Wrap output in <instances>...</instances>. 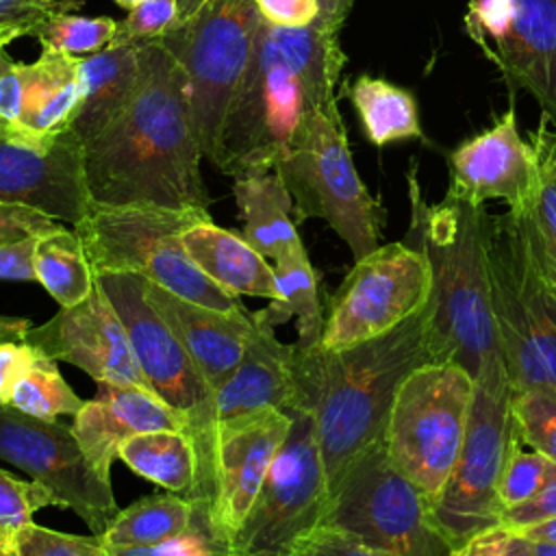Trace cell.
Returning a JSON list of instances; mask_svg holds the SVG:
<instances>
[{
	"label": "cell",
	"instance_id": "5bb4252c",
	"mask_svg": "<svg viewBox=\"0 0 556 556\" xmlns=\"http://www.w3.org/2000/svg\"><path fill=\"white\" fill-rule=\"evenodd\" d=\"M432 293L424 254L404 241L378 245L354 261L330 295L319 345L343 350L400 326L419 313Z\"/></svg>",
	"mask_w": 556,
	"mask_h": 556
},
{
	"label": "cell",
	"instance_id": "836d02e7",
	"mask_svg": "<svg viewBox=\"0 0 556 556\" xmlns=\"http://www.w3.org/2000/svg\"><path fill=\"white\" fill-rule=\"evenodd\" d=\"M74 389L61 376L56 361L37 348L33 363L15 380L4 406H11L24 415L56 421L61 415H76L83 408Z\"/></svg>",
	"mask_w": 556,
	"mask_h": 556
},
{
	"label": "cell",
	"instance_id": "9c48e42d",
	"mask_svg": "<svg viewBox=\"0 0 556 556\" xmlns=\"http://www.w3.org/2000/svg\"><path fill=\"white\" fill-rule=\"evenodd\" d=\"M476 380L454 361L419 365L400 384L382 445L397 471L437 502L456 465Z\"/></svg>",
	"mask_w": 556,
	"mask_h": 556
},
{
	"label": "cell",
	"instance_id": "484cf974",
	"mask_svg": "<svg viewBox=\"0 0 556 556\" xmlns=\"http://www.w3.org/2000/svg\"><path fill=\"white\" fill-rule=\"evenodd\" d=\"M83 102L72 132L87 143L102 132L128 104L139 78V43L106 46L80 56Z\"/></svg>",
	"mask_w": 556,
	"mask_h": 556
},
{
	"label": "cell",
	"instance_id": "277c9868",
	"mask_svg": "<svg viewBox=\"0 0 556 556\" xmlns=\"http://www.w3.org/2000/svg\"><path fill=\"white\" fill-rule=\"evenodd\" d=\"M406 180L410 222L402 241L419 250L430 269L437 361H454L476 378L500 354L486 263L489 213L450 198L428 204L413 167Z\"/></svg>",
	"mask_w": 556,
	"mask_h": 556
},
{
	"label": "cell",
	"instance_id": "6da1fadb",
	"mask_svg": "<svg viewBox=\"0 0 556 556\" xmlns=\"http://www.w3.org/2000/svg\"><path fill=\"white\" fill-rule=\"evenodd\" d=\"M189 80L161 39L139 43L137 87L122 113L83 143L91 204L208 208Z\"/></svg>",
	"mask_w": 556,
	"mask_h": 556
},
{
	"label": "cell",
	"instance_id": "d6986e66",
	"mask_svg": "<svg viewBox=\"0 0 556 556\" xmlns=\"http://www.w3.org/2000/svg\"><path fill=\"white\" fill-rule=\"evenodd\" d=\"M0 202L30 206L76 226L91 208L83 141L67 132L48 148H30L0 132Z\"/></svg>",
	"mask_w": 556,
	"mask_h": 556
},
{
	"label": "cell",
	"instance_id": "8fae6325",
	"mask_svg": "<svg viewBox=\"0 0 556 556\" xmlns=\"http://www.w3.org/2000/svg\"><path fill=\"white\" fill-rule=\"evenodd\" d=\"M321 526L397 556H450L434 504L389 460L382 441L361 452L328 497Z\"/></svg>",
	"mask_w": 556,
	"mask_h": 556
},
{
	"label": "cell",
	"instance_id": "816d5d0a",
	"mask_svg": "<svg viewBox=\"0 0 556 556\" xmlns=\"http://www.w3.org/2000/svg\"><path fill=\"white\" fill-rule=\"evenodd\" d=\"M354 0H319V15H317V24L332 28V30H341L345 17L352 11Z\"/></svg>",
	"mask_w": 556,
	"mask_h": 556
},
{
	"label": "cell",
	"instance_id": "f1b7e54d",
	"mask_svg": "<svg viewBox=\"0 0 556 556\" xmlns=\"http://www.w3.org/2000/svg\"><path fill=\"white\" fill-rule=\"evenodd\" d=\"M528 139L536 154L539 189L534 202L517 213L543 285L556 300V130H552L549 122L543 117Z\"/></svg>",
	"mask_w": 556,
	"mask_h": 556
},
{
	"label": "cell",
	"instance_id": "91938a15",
	"mask_svg": "<svg viewBox=\"0 0 556 556\" xmlns=\"http://www.w3.org/2000/svg\"><path fill=\"white\" fill-rule=\"evenodd\" d=\"M0 556H17V552H15L13 543H9V541H0Z\"/></svg>",
	"mask_w": 556,
	"mask_h": 556
},
{
	"label": "cell",
	"instance_id": "f5cc1de1",
	"mask_svg": "<svg viewBox=\"0 0 556 556\" xmlns=\"http://www.w3.org/2000/svg\"><path fill=\"white\" fill-rule=\"evenodd\" d=\"M30 326H33V324H30V319H26V317L0 315V343H2V341H22Z\"/></svg>",
	"mask_w": 556,
	"mask_h": 556
},
{
	"label": "cell",
	"instance_id": "ac0fdd59",
	"mask_svg": "<svg viewBox=\"0 0 556 556\" xmlns=\"http://www.w3.org/2000/svg\"><path fill=\"white\" fill-rule=\"evenodd\" d=\"M450 187L445 198L484 206L504 200L510 211H523L539 189V165L530 141L517 130L515 106L493 128L463 141L447 156Z\"/></svg>",
	"mask_w": 556,
	"mask_h": 556
},
{
	"label": "cell",
	"instance_id": "5b68a950",
	"mask_svg": "<svg viewBox=\"0 0 556 556\" xmlns=\"http://www.w3.org/2000/svg\"><path fill=\"white\" fill-rule=\"evenodd\" d=\"M204 219H211L206 208L91 204L72 228L83 239L96 276L130 271L189 302L237 311L241 300L215 285L182 243L185 230Z\"/></svg>",
	"mask_w": 556,
	"mask_h": 556
},
{
	"label": "cell",
	"instance_id": "bcb514c9",
	"mask_svg": "<svg viewBox=\"0 0 556 556\" xmlns=\"http://www.w3.org/2000/svg\"><path fill=\"white\" fill-rule=\"evenodd\" d=\"M80 4L83 0H0V22L24 28L28 37L33 26H37L46 17L63 9L76 11Z\"/></svg>",
	"mask_w": 556,
	"mask_h": 556
},
{
	"label": "cell",
	"instance_id": "7a4b0ae2",
	"mask_svg": "<svg viewBox=\"0 0 556 556\" xmlns=\"http://www.w3.org/2000/svg\"><path fill=\"white\" fill-rule=\"evenodd\" d=\"M341 30L263 20L252 56L228 102L211 165L243 178L274 169L311 111H334L345 65Z\"/></svg>",
	"mask_w": 556,
	"mask_h": 556
},
{
	"label": "cell",
	"instance_id": "11a10c76",
	"mask_svg": "<svg viewBox=\"0 0 556 556\" xmlns=\"http://www.w3.org/2000/svg\"><path fill=\"white\" fill-rule=\"evenodd\" d=\"M504 556H536L534 543L528 541V539L521 536V534L510 532L508 543H506V554H504Z\"/></svg>",
	"mask_w": 556,
	"mask_h": 556
},
{
	"label": "cell",
	"instance_id": "7402d4cb",
	"mask_svg": "<svg viewBox=\"0 0 556 556\" xmlns=\"http://www.w3.org/2000/svg\"><path fill=\"white\" fill-rule=\"evenodd\" d=\"M146 298L189 352L211 389L217 391L239 365L248 339L254 332L252 313L245 306L219 311L195 304L150 280H146Z\"/></svg>",
	"mask_w": 556,
	"mask_h": 556
},
{
	"label": "cell",
	"instance_id": "30bf717a",
	"mask_svg": "<svg viewBox=\"0 0 556 556\" xmlns=\"http://www.w3.org/2000/svg\"><path fill=\"white\" fill-rule=\"evenodd\" d=\"M473 380L467 432L447 484L434 502V519L452 547L502 528L500 478L515 432L513 387L502 354L489 358Z\"/></svg>",
	"mask_w": 556,
	"mask_h": 556
},
{
	"label": "cell",
	"instance_id": "7bdbcfd3",
	"mask_svg": "<svg viewBox=\"0 0 556 556\" xmlns=\"http://www.w3.org/2000/svg\"><path fill=\"white\" fill-rule=\"evenodd\" d=\"M9 46L0 48V132L11 139L35 148L22 128V74L20 63L7 52Z\"/></svg>",
	"mask_w": 556,
	"mask_h": 556
},
{
	"label": "cell",
	"instance_id": "7c38bea8",
	"mask_svg": "<svg viewBox=\"0 0 556 556\" xmlns=\"http://www.w3.org/2000/svg\"><path fill=\"white\" fill-rule=\"evenodd\" d=\"M261 24L263 15L254 0H206L193 17L159 37L187 74L193 126L208 163Z\"/></svg>",
	"mask_w": 556,
	"mask_h": 556
},
{
	"label": "cell",
	"instance_id": "44dd1931",
	"mask_svg": "<svg viewBox=\"0 0 556 556\" xmlns=\"http://www.w3.org/2000/svg\"><path fill=\"white\" fill-rule=\"evenodd\" d=\"M70 426L89 465L109 482L113 460L130 437L152 430L185 432L182 419L154 391L109 382H98V395L83 404Z\"/></svg>",
	"mask_w": 556,
	"mask_h": 556
},
{
	"label": "cell",
	"instance_id": "6f0895ef",
	"mask_svg": "<svg viewBox=\"0 0 556 556\" xmlns=\"http://www.w3.org/2000/svg\"><path fill=\"white\" fill-rule=\"evenodd\" d=\"M20 37H26L24 28H20V26H15V24H4V22H0V48L9 46L11 41H15V39H20Z\"/></svg>",
	"mask_w": 556,
	"mask_h": 556
},
{
	"label": "cell",
	"instance_id": "52a82bcc",
	"mask_svg": "<svg viewBox=\"0 0 556 556\" xmlns=\"http://www.w3.org/2000/svg\"><path fill=\"white\" fill-rule=\"evenodd\" d=\"M274 169L293 198L295 224L324 219L354 261L380 245L387 213L354 167L339 109L311 111Z\"/></svg>",
	"mask_w": 556,
	"mask_h": 556
},
{
	"label": "cell",
	"instance_id": "ffe728a7",
	"mask_svg": "<svg viewBox=\"0 0 556 556\" xmlns=\"http://www.w3.org/2000/svg\"><path fill=\"white\" fill-rule=\"evenodd\" d=\"M291 430V413L263 408L219 424L213 521L224 536L243 523Z\"/></svg>",
	"mask_w": 556,
	"mask_h": 556
},
{
	"label": "cell",
	"instance_id": "ba28073f",
	"mask_svg": "<svg viewBox=\"0 0 556 556\" xmlns=\"http://www.w3.org/2000/svg\"><path fill=\"white\" fill-rule=\"evenodd\" d=\"M486 263L497 348L513 391L556 387V300L543 285L517 211L489 213Z\"/></svg>",
	"mask_w": 556,
	"mask_h": 556
},
{
	"label": "cell",
	"instance_id": "9f6ffc18",
	"mask_svg": "<svg viewBox=\"0 0 556 556\" xmlns=\"http://www.w3.org/2000/svg\"><path fill=\"white\" fill-rule=\"evenodd\" d=\"M206 0H176V7H178V17H176V24H182L187 22L189 17L195 15V11L204 4ZM174 24V26H176Z\"/></svg>",
	"mask_w": 556,
	"mask_h": 556
},
{
	"label": "cell",
	"instance_id": "db71d44e",
	"mask_svg": "<svg viewBox=\"0 0 556 556\" xmlns=\"http://www.w3.org/2000/svg\"><path fill=\"white\" fill-rule=\"evenodd\" d=\"M515 534H521L532 543H552V545H556V517H552L547 521H541V523H534V526H528V528H523Z\"/></svg>",
	"mask_w": 556,
	"mask_h": 556
},
{
	"label": "cell",
	"instance_id": "ee69618b",
	"mask_svg": "<svg viewBox=\"0 0 556 556\" xmlns=\"http://www.w3.org/2000/svg\"><path fill=\"white\" fill-rule=\"evenodd\" d=\"M552 517H556V467L534 497L502 513L500 526L506 528L508 532H519L528 526L547 521Z\"/></svg>",
	"mask_w": 556,
	"mask_h": 556
},
{
	"label": "cell",
	"instance_id": "4dcf8cb0",
	"mask_svg": "<svg viewBox=\"0 0 556 556\" xmlns=\"http://www.w3.org/2000/svg\"><path fill=\"white\" fill-rule=\"evenodd\" d=\"M37 282L56 300L61 308L83 302L96 285V274L85 252V243L74 228L56 224L37 235L35 241Z\"/></svg>",
	"mask_w": 556,
	"mask_h": 556
},
{
	"label": "cell",
	"instance_id": "f546056e",
	"mask_svg": "<svg viewBox=\"0 0 556 556\" xmlns=\"http://www.w3.org/2000/svg\"><path fill=\"white\" fill-rule=\"evenodd\" d=\"M119 460L137 476L165 491L191 497L195 486V450L182 430H152L130 437L119 447Z\"/></svg>",
	"mask_w": 556,
	"mask_h": 556
},
{
	"label": "cell",
	"instance_id": "f907efd6",
	"mask_svg": "<svg viewBox=\"0 0 556 556\" xmlns=\"http://www.w3.org/2000/svg\"><path fill=\"white\" fill-rule=\"evenodd\" d=\"M508 536L510 532L506 528H491L454 547L452 556H504Z\"/></svg>",
	"mask_w": 556,
	"mask_h": 556
},
{
	"label": "cell",
	"instance_id": "83f0119b",
	"mask_svg": "<svg viewBox=\"0 0 556 556\" xmlns=\"http://www.w3.org/2000/svg\"><path fill=\"white\" fill-rule=\"evenodd\" d=\"M276 274L278 295L261 311H252V317L258 326L276 330L282 324H289L293 317L298 328L295 348L311 350L321 341L324 330V308L319 302L317 274L308 261L304 243L295 245L278 261L271 263Z\"/></svg>",
	"mask_w": 556,
	"mask_h": 556
},
{
	"label": "cell",
	"instance_id": "74e56055",
	"mask_svg": "<svg viewBox=\"0 0 556 556\" xmlns=\"http://www.w3.org/2000/svg\"><path fill=\"white\" fill-rule=\"evenodd\" d=\"M554 467L556 463H552L536 450L528 447L515 430L508 445L506 460H504L502 478H500L502 513L534 497L547 482Z\"/></svg>",
	"mask_w": 556,
	"mask_h": 556
},
{
	"label": "cell",
	"instance_id": "1f68e13d",
	"mask_svg": "<svg viewBox=\"0 0 556 556\" xmlns=\"http://www.w3.org/2000/svg\"><path fill=\"white\" fill-rule=\"evenodd\" d=\"M348 96L361 117L365 137L374 146L382 148L393 141L424 137L415 98L406 89L363 74L350 83Z\"/></svg>",
	"mask_w": 556,
	"mask_h": 556
},
{
	"label": "cell",
	"instance_id": "4316f807",
	"mask_svg": "<svg viewBox=\"0 0 556 556\" xmlns=\"http://www.w3.org/2000/svg\"><path fill=\"white\" fill-rule=\"evenodd\" d=\"M232 195L243 222L241 237L267 261L302 243L295 230L293 198L276 169L235 178Z\"/></svg>",
	"mask_w": 556,
	"mask_h": 556
},
{
	"label": "cell",
	"instance_id": "e0dca14e",
	"mask_svg": "<svg viewBox=\"0 0 556 556\" xmlns=\"http://www.w3.org/2000/svg\"><path fill=\"white\" fill-rule=\"evenodd\" d=\"M24 341L54 361L83 369L96 382L150 389L128 332L98 276L83 302L59 308V313L41 326H30Z\"/></svg>",
	"mask_w": 556,
	"mask_h": 556
},
{
	"label": "cell",
	"instance_id": "cb8c5ba5",
	"mask_svg": "<svg viewBox=\"0 0 556 556\" xmlns=\"http://www.w3.org/2000/svg\"><path fill=\"white\" fill-rule=\"evenodd\" d=\"M22 74V128L35 148H48L72 124L83 102L80 56H70L41 46L33 63H20Z\"/></svg>",
	"mask_w": 556,
	"mask_h": 556
},
{
	"label": "cell",
	"instance_id": "2e32d148",
	"mask_svg": "<svg viewBox=\"0 0 556 556\" xmlns=\"http://www.w3.org/2000/svg\"><path fill=\"white\" fill-rule=\"evenodd\" d=\"M465 28L556 128V0H467Z\"/></svg>",
	"mask_w": 556,
	"mask_h": 556
},
{
	"label": "cell",
	"instance_id": "d590c367",
	"mask_svg": "<svg viewBox=\"0 0 556 556\" xmlns=\"http://www.w3.org/2000/svg\"><path fill=\"white\" fill-rule=\"evenodd\" d=\"M510 413L519 439L556 463V387L513 391Z\"/></svg>",
	"mask_w": 556,
	"mask_h": 556
},
{
	"label": "cell",
	"instance_id": "e575fe53",
	"mask_svg": "<svg viewBox=\"0 0 556 556\" xmlns=\"http://www.w3.org/2000/svg\"><path fill=\"white\" fill-rule=\"evenodd\" d=\"M115 28L117 22L113 17H85L74 9H63L33 26L28 37L70 56H89L111 43Z\"/></svg>",
	"mask_w": 556,
	"mask_h": 556
},
{
	"label": "cell",
	"instance_id": "f6af8a7d",
	"mask_svg": "<svg viewBox=\"0 0 556 556\" xmlns=\"http://www.w3.org/2000/svg\"><path fill=\"white\" fill-rule=\"evenodd\" d=\"M59 222L30 206L0 202V245L13 243L54 228Z\"/></svg>",
	"mask_w": 556,
	"mask_h": 556
},
{
	"label": "cell",
	"instance_id": "8992f818",
	"mask_svg": "<svg viewBox=\"0 0 556 556\" xmlns=\"http://www.w3.org/2000/svg\"><path fill=\"white\" fill-rule=\"evenodd\" d=\"M115 306L150 389L182 419L195 450V486L191 502L211 510L217 491V402L215 391L146 298V278L130 271L98 274Z\"/></svg>",
	"mask_w": 556,
	"mask_h": 556
},
{
	"label": "cell",
	"instance_id": "9a60e30c",
	"mask_svg": "<svg viewBox=\"0 0 556 556\" xmlns=\"http://www.w3.org/2000/svg\"><path fill=\"white\" fill-rule=\"evenodd\" d=\"M0 460L48 486L61 508L74 510L91 534H102L119 513L111 482L89 465L72 426L0 404Z\"/></svg>",
	"mask_w": 556,
	"mask_h": 556
},
{
	"label": "cell",
	"instance_id": "60d3db41",
	"mask_svg": "<svg viewBox=\"0 0 556 556\" xmlns=\"http://www.w3.org/2000/svg\"><path fill=\"white\" fill-rule=\"evenodd\" d=\"M178 17L176 0H146L128 15L117 22L115 35L109 46H124V43H141L163 37Z\"/></svg>",
	"mask_w": 556,
	"mask_h": 556
},
{
	"label": "cell",
	"instance_id": "603a6c76",
	"mask_svg": "<svg viewBox=\"0 0 556 556\" xmlns=\"http://www.w3.org/2000/svg\"><path fill=\"white\" fill-rule=\"evenodd\" d=\"M293 352V343L278 341L276 330L254 321L239 365L215 391L219 424L263 408L293 410L298 406Z\"/></svg>",
	"mask_w": 556,
	"mask_h": 556
},
{
	"label": "cell",
	"instance_id": "681fc988",
	"mask_svg": "<svg viewBox=\"0 0 556 556\" xmlns=\"http://www.w3.org/2000/svg\"><path fill=\"white\" fill-rule=\"evenodd\" d=\"M37 348L28 341H2L0 343V404H7L15 380L33 363Z\"/></svg>",
	"mask_w": 556,
	"mask_h": 556
},
{
	"label": "cell",
	"instance_id": "94428289",
	"mask_svg": "<svg viewBox=\"0 0 556 556\" xmlns=\"http://www.w3.org/2000/svg\"><path fill=\"white\" fill-rule=\"evenodd\" d=\"M141 2H146V0H115V4L122 7V9H126V11H132V9L139 7Z\"/></svg>",
	"mask_w": 556,
	"mask_h": 556
},
{
	"label": "cell",
	"instance_id": "680465c9",
	"mask_svg": "<svg viewBox=\"0 0 556 556\" xmlns=\"http://www.w3.org/2000/svg\"><path fill=\"white\" fill-rule=\"evenodd\" d=\"M536 556H556V545L552 543H534Z\"/></svg>",
	"mask_w": 556,
	"mask_h": 556
},
{
	"label": "cell",
	"instance_id": "b9f144b4",
	"mask_svg": "<svg viewBox=\"0 0 556 556\" xmlns=\"http://www.w3.org/2000/svg\"><path fill=\"white\" fill-rule=\"evenodd\" d=\"M289 556H397L376 547L350 532L330 526H317L306 534Z\"/></svg>",
	"mask_w": 556,
	"mask_h": 556
},
{
	"label": "cell",
	"instance_id": "4fadbf2b",
	"mask_svg": "<svg viewBox=\"0 0 556 556\" xmlns=\"http://www.w3.org/2000/svg\"><path fill=\"white\" fill-rule=\"evenodd\" d=\"M291 430L230 541L232 556H289L324 521L328 482L311 410H289Z\"/></svg>",
	"mask_w": 556,
	"mask_h": 556
},
{
	"label": "cell",
	"instance_id": "f35d334b",
	"mask_svg": "<svg viewBox=\"0 0 556 556\" xmlns=\"http://www.w3.org/2000/svg\"><path fill=\"white\" fill-rule=\"evenodd\" d=\"M59 506L56 495L37 480H20L0 467V541L13 543V536L33 523L41 508Z\"/></svg>",
	"mask_w": 556,
	"mask_h": 556
},
{
	"label": "cell",
	"instance_id": "3957f363",
	"mask_svg": "<svg viewBox=\"0 0 556 556\" xmlns=\"http://www.w3.org/2000/svg\"><path fill=\"white\" fill-rule=\"evenodd\" d=\"M432 304L393 330L343 350L293 343L298 406L315 417L328 497L352 460L384 437L400 384L424 363L437 361Z\"/></svg>",
	"mask_w": 556,
	"mask_h": 556
},
{
	"label": "cell",
	"instance_id": "ab89813d",
	"mask_svg": "<svg viewBox=\"0 0 556 556\" xmlns=\"http://www.w3.org/2000/svg\"><path fill=\"white\" fill-rule=\"evenodd\" d=\"M13 547L17 556H109L100 534H67L35 521L13 536Z\"/></svg>",
	"mask_w": 556,
	"mask_h": 556
},
{
	"label": "cell",
	"instance_id": "7dc6e473",
	"mask_svg": "<svg viewBox=\"0 0 556 556\" xmlns=\"http://www.w3.org/2000/svg\"><path fill=\"white\" fill-rule=\"evenodd\" d=\"M263 20L274 26L302 28L317 20L319 0H254Z\"/></svg>",
	"mask_w": 556,
	"mask_h": 556
},
{
	"label": "cell",
	"instance_id": "d4e9b609",
	"mask_svg": "<svg viewBox=\"0 0 556 556\" xmlns=\"http://www.w3.org/2000/svg\"><path fill=\"white\" fill-rule=\"evenodd\" d=\"M182 243L193 263L228 293L267 300L278 295L274 265L256 252L241 232L226 230L213 224V219H204L185 230Z\"/></svg>",
	"mask_w": 556,
	"mask_h": 556
},
{
	"label": "cell",
	"instance_id": "d6a6232c",
	"mask_svg": "<svg viewBox=\"0 0 556 556\" xmlns=\"http://www.w3.org/2000/svg\"><path fill=\"white\" fill-rule=\"evenodd\" d=\"M195 504L178 493H152L119 508L109 528L100 534L106 547H148L161 543L191 521Z\"/></svg>",
	"mask_w": 556,
	"mask_h": 556
},
{
	"label": "cell",
	"instance_id": "c3c4849f",
	"mask_svg": "<svg viewBox=\"0 0 556 556\" xmlns=\"http://www.w3.org/2000/svg\"><path fill=\"white\" fill-rule=\"evenodd\" d=\"M35 241H37V235L0 245V280L37 282L35 263H33Z\"/></svg>",
	"mask_w": 556,
	"mask_h": 556
},
{
	"label": "cell",
	"instance_id": "8d00e7d4",
	"mask_svg": "<svg viewBox=\"0 0 556 556\" xmlns=\"http://www.w3.org/2000/svg\"><path fill=\"white\" fill-rule=\"evenodd\" d=\"M109 556H232L230 539L219 532L211 510L195 504L191 521L178 534L148 547H106Z\"/></svg>",
	"mask_w": 556,
	"mask_h": 556
}]
</instances>
